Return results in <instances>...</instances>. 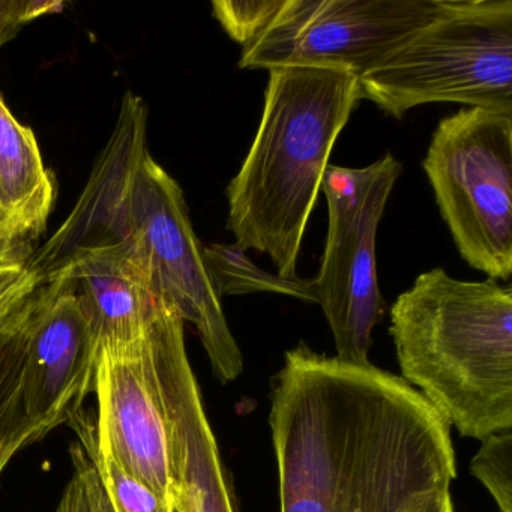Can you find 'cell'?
Returning <instances> with one entry per match:
<instances>
[{"mask_svg":"<svg viewBox=\"0 0 512 512\" xmlns=\"http://www.w3.org/2000/svg\"><path fill=\"white\" fill-rule=\"evenodd\" d=\"M52 272H62L73 283L98 349L139 343L164 302L140 263L118 242L76 248Z\"/></svg>","mask_w":512,"mask_h":512,"instance_id":"12","label":"cell"},{"mask_svg":"<svg viewBox=\"0 0 512 512\" xmlns=\"http://www.w3.org/2000/svg\"><path fill=\"white\" fill-rule=\"evenodd\" d=\"M280 512H445L451 427L400 376L301 343L269 410Z\"/></svg>","mask_w":512,"mask_h":512,"instance_id":"1","label":"cell"},{"mask_svg":"<svg viewBox=\"0 0 512 512\" xmlns=\"http://www.w3.org/2000/svg\"><path fill=\"white\" fill-rule=\"evenodd\" d=\"M25 232L13 215L0 205V256L28 253Z\"/></svg>","mask_w":512,"mask_h":512,"instance_id":"21","label":"cell"},{"mask_svg":"<svg viewBox=\"0 0 512 512\" xmlns=\"http://www.w3.org/2000/svg\"><path fill=\"white\" fill-rule=\"evenodd\" d=\"M359 101V79L347 71L269 70L256 137L227 187V230L242 250L266 254L281 277H296L332 149Z\"/></svg>","mask_w":512,"mask_h":512,"instance_id":"3","label":"cell"},{"mask_svg":"<svg viewBox=\"0 0 512 512\" xmlns=\"http://www.w3.org/2000/svg\"><path fill=\"white\" fill-rule=\"evenodd\" d=\"M203 260L220 298L224 295L268 292L317 304L313 280H302L298 275L281 277L269 274L254 265L247 253L236 244H211L203 247Z\"/></svg>","mask_w":512,"mask_h":512,"instance_id":"15","label":"cell"},{"mask_svg":"<svg viewBox=\"0 0 512 512\" xmlns=\"http://www.w3.org/2000/svg\"><path fill=\"white\" fill-rule=\"evenodd\" d=\"M449 5L451 0H286L268 29L242 49L239 68L307 65L359 79Z\"/></svg>","mask_w":512,"mask_h":512,"instance_id":"8","label":"cell"},{"mask_svg":"<svg viewBox=\"0 0 512 512\" xmlns=\"http://www.w3.org/2000/svg\"><path fill=\"white\" fill-rule=\"evenodd\" d=\"M401 379L461 436L512 430V287L434 268L391 308Z\"/></svg>","mask_w":512,"mask_h":512,"instance_id":"4","label":"cell"},{"mask_svg":"<svg viewBox=\"0 0 512 512\" xmlns=\"http://www.w3.org/2000/svg\"><path fill=\"white\" fill-rule=\"evenodd\" d=\"M359 95L397 119L431 103L512 115V0H451L443 16L359 77Z\"/></svg>","mask_w":512,"mask_h":512,"instance_id":"5","label":"cell"},{"mask_svg":"<svg viewBox=\"0 0 512 512\" xmlns=\"http://www.w3.org/2000/svg\"><path fill=\"white\" fill-rule=\"evenodd\" d=\"M184 323L163 302L145 334L146 356L166 418L172 505L176 512H238L188 359Z\"/></svg>","mask_w":512,"mask_h":512,"instance_id":"9","label":"cell"},{"mask_svg":"<svg viewBox=\"0 0 512 512\" xmlns=\"http://www.w3.org/2000/svg\"><path fill=\"white\" fill-rule=\"evenodd\" d=\"M55 196V178L34 131L20 124L0 97V205L31 239L46 230Z\"/></svg>","mask_w":512,"mask_h":512,"instance_id":"13","label":"cell"},{"mask_svg":"<svg viewBox=\"0 0 512 512\" xmlns=\"http://www.w3.org/2000/svg\"><path fill=\"white\" fill-rule=\"evenodd\" d=\"M43 281L31 254L0 257V329L16 317Z\"/></svg>","mask_w":512,"mask_h":512,"instance_id":"19","label":"cell"},{"mask_svg":"<svg viewBox=\"0 0 512 512\" xmlns=\"http://www.w3.org/2000/svg\"><path fill=\"white\" fill-rule=\"evenodd\" d=\"M445 512H454V503H448V506L445 508Z\"/></svg>","mask_w":512,"mask_h":512,"instance_id":"22","label":"cell"},{"mask_svg":"<svg viewBox=\"0 0 512 512\" xmlns=\"http://www.w3.org/2000/svg\"><path fill=\"white\" fill-rule=\"evenodd\" d=\"M98 346L70 278L44 277L29 304L23 398L32 418L50 428L82 409L94 383Z\"/></svg>","mask_w":512,"mask_h":512,"instance_id":"10","label":"cell"},{"mask_svg":"<svg viewBox=\"0 0 512 512\" xmlns=\"http://www.w3.org/2000/svg\"><path fill=\"white\" fill-rule=\"evenodd\" d=\"M23 254V253H22ZM14 256H17V254H14ZM0 257H8V256H0Z\"/></svg>","mask_w":512,"mask_h":512,"instance_id":"24","label":"cell"},{"mask_svg":"<svg viewBox=\"0 0 512 512\" xmlns=\"http://www.w3.org/2000/svg\"><path fill=\"white\" fill-rule=\"evenodd\" d=\"M422 169L458 253L491 280L512 275V115L466 107L437 124Z\"/></svg>","mask_w":512,"mask_h":512,"instance_id":"6","label":"cell"},{"mask_svg":"<svg viewBox=\"0 0 512 512\" xmlns=\"http://www.w3.org/2000/svg\"><path fill=\"white\" fill-rule=\"evenodd\" d=\"M98 242L128 248L158 298L196 328L221 383L241 376L244 358L206 269L184 191L152 158L148 109L136 95H125L82 196L31 263L46 277L68 253Z\"/></svg>","mask_w":512,"mask_h":512,"instance_id":"2","label":"cell"},{"mask_svg":"<svg viewBox=\"0 0 512 512\" xmlns=\"http://www.w3.org/2000/svg\"><path fill=\"white\" fill-rule=\"evenodd\" d=\"M167 512H176L175 508H173V505H172V508H170L169 511H167Z\"/></svg>","mask_w":512,"mask_h":512,"instance_id":"23","label":"cell"},{"mask_svg":"<svg viewBox=\"0 0 512 512\" xmlns=\"http://www.w3.org/2000/svg\"><path fill=\"white\" fill-rule=\"evenodd\" d=\"M401 173L403 164L386 154L362 169L329 164L323 175L328 235L313 281L337 358L350 364H370L371 334L383 308L377 281V229Z\"/></svg>","mask_w":512,"mask_h":512,"instance_id":"7","label":"cell"},{"mask_svg":"<svg viewBox=\"0 0 512 512\" xmlns=\"http://www.w3.org/2000/svg\"><path fill=\"white\" fill-rule=\"evenodd\" d=\"M31 298L16 317L0 329V475L20 449L52 431L46 422L29 416L23 398L26 323Z\"/></svg>","mask_w":512,"mask_h":512,"instance_id":"14","label":"cell"},{"mask_svg":"<svg viewBox=\"0 0 512 512\" xmlns=\"http://www.w3.org/2000/svg\"><path fill=\"white\" fill-rule=\"evenodd\" d=\"M74 472L56 512H118L109 490L80 443L71 446Z\"/></svg>","mask_w":512,"mask_h":512,"instance_id":"17","label":"cell"},{"mask_svg":"<svg viewBox=\"0 0 512 512\" xmlns=\"http://www.w3.org/2000/svg\"><path fill=\"white\" fill-rule=\"evenodd\" d=\"M470 472L487 488L500 512H512V430L481 440Z\"/></svg>","mask_w":512,"mask_h":512,"instance_id":"16","label":"cell"},{"mask_svg":"<svg viewBox=\"0 0 512 512\" xmlns=\"http://www.w3.org/2000/svg\"><path fill=\"white\" fill-rule=\"evenodd\" d=\"M286 0H214L212 14L242 49L257 40L283 10Z\"/></svg>","mask_w":512,"mask_h":512,"instance_id":"18","label":"cell"},{"mask_svg":"<svg viewBox=\"0 0 512 512\" xmlns=\"http://www.w3.org/2000/svg\"><path fill=\"white\" fill-rule=\"evenodd\" d=\"M64 8V2L0 0V47L13 40L32 20L47 14L61 13Z\"/></svg>","mask_w":512,"mask_h":512,"instance_id":"20","label":"cell"},{"mask_svg":"<svg viewBox=\"0 0 512 512\" xmlns=\"http://www.w3.org/2000/svg\"><path fill=\"white\" fill-rule=\"evenodd\" d=\"M92 388L98 401V448L128 476L172 502L166 418L146 356L145 337L122 349H98Z\"/></svg>","mask_w":512,"mask_h":512,"instance_id":"11","label":"cell"}]
</instances>
